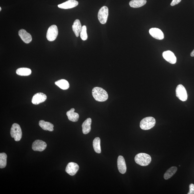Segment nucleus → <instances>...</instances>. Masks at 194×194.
Masks as SVG:
<instances>
[{"label":"nucleus","instance_id":"obj_1","mask_svg":"<svg viewBox=\"0 0 194 194\" xmlns=\"http://www.w3.org/2000/svg\"><path fill=\"white\" fill-rule=\"evenodd\" d=\"M92 95L95 100L99 102L106 101L108 98L107 92L101 87H95L93 88Z\"/></svg>","mask_w":194,"mask_h":194},{"label":"nucleus","instance_id":"obj_2","mask_svg":"<svg viewBox=\"0 0 194 194\" xmlns=\"http://www.w3.org/2000/svg\"><path fill=\"white\" fill-rule=\"evenodd\" d=\"M135 160L138 164L142 166H146L151 162L152 158L150 155L146 153H141L136 155Z\"/></svg>","mask_w":194,"mask_h":194},{"label":"nucleus","instance_id":"obj_3","mask_svg":"<svg viewBox=\"0 0 194 194\" xmlns=\"http://www.w3.org/2000/svg\"><path fill=\"white\" fill-rule=\"evenodd\" d=\"M156 124V120L152 117H147L143 119L140 123V128L143 130H148L154 127Z\"/></svg>","mask_w":194,"mask_h":194},{"label":"nucleus","instance_id":"obj_4","mask_svg":"<svg viewBox=\"0 0 194 194\" xmlns=\"http://www.w3.org/2000/svg\"><path fill=\"white\" fill-rule=\"evenodd\" d=\"M10 135L12 138H14L16 141H19L22 137V131L19 125L17 123L12 125L10 129Z\"/></svg>","mask_w":194,"mask_h":194},{"label":"nucleus","instance_id":"obj_5","mask_svg":"<svg viewBox=\"0 0 194 194\" xmlns=\"http://www.w3.org/2000/svg\"><path fill=\"white\" fill-rule=\"evenodd\" d=\"M109 15V10L107 6H103L99 10L98 14L99 20L102 24L107 23Z\"/></svg>","mask_w":194,"mask_h":194},{"label":"nucleus","instance_id":"obj_6","mask_svg":"<svg viewBox=\"0 0 194 194\" xmlns=\"http://www.w3.org/2000/svg\"><path fill=\"white\" fill-rule=\"evenodd\" d=\"M58 34V30L57 26L55 25H51L47 30L46 38L50 42H53L57 38Z\"/></svg>","mask_w":194,"mask_h":194},{"label":"nucleus","instance_id":"obj_7","mask_svg":"<svg viewBox=\"0 0 194 194\" xmlns=\"http://www.w3.org/2000/svg\"><path fill=\"white\" fill-rule=\"evenodd\" d=\"M176 95L177 98L183 101H186L188 99V95L186 89L182 85H179L176 89Z\"/></svg>","mask_w":194,"mask_h":194},{"label":"nucleus","instance_id":"obj_8","mask_svg":"<svg viewBox=\"0 0 194 194\" xmlns=\"http://www.w3.org/2000/svg\"><path fill=\"white\" fill-rule=\"evenodd\" d=\"M47 144L46 142L40 140H36L32 145V149L34 151L42 152L46 149Z\"/></svg>","mask_w":194,"mask_h":194},{"label":"nucleus","instance_id":"obj_9","mask_svg":"<svg viewBox=\"0 0 194 194\" xmlns=\"http://www.w3.org/2000/svg\"><path fill=\"white\" fill-rule=\"evenodd\" d=\"M47 96L43 93L39 92L34 94L32 99V103L34 105H38L44 102L46 100Z\"/></svg>","mask_w":194,"mask_h":194},{"label":"nucleus","instance_id":"obj_10","mask_svg":"<svg viewBox=\"0 0 194 194\" xmlns=\"http://www.w3.org/2000/svg\"><path fill=\"white\" fill-rule=\"evenodd\" d=\"M79 169V165L77 163L71 162L67 165L66 172L70 175L73 176L76 174Z\"/></svg>","mask_w":194,"mask_h":194},{"label":"nucleus","instance_id":"obj_11","mask_svg":"<svg viewBox=\"0 0 194 194\" xmlns=\"http://www.w3.org/2000/svg\"><path fill=\"white\" fill-rule=\"evenodd\" d=\"M117 165L119 171L120 173L124 174L127 171V167L124 157L122 156H119L117 160Z\"/></svg>","mask_w":194,"mask_h":194},{"label":"nucleus","instance_id":"obj_12","mask_svg":"<svg viewBox=\"0 0 194 194\" xmlns=\"http://www.w3.org/2000/svg\"><path fill=\"white\" fill-rule=\"evenodd\" d=\"M163 57L165 60L172 64H175L176 62V58L172 51H168L164 52Z\"/></svg>","mask_w":194,"mask_h":194},{"label":"nucleus","instance_id":"obj_13","mask_svg":"<svg viewBox=\"0 0 194 194\" xmlns=\"http://www.w3.org/2000/svg\"><path fill=\"white\" fill-rule=\"evenodd\" d=\"M78 4L79 2L75 0H68L64 3L58 5V7L63 9H69L75 7Z\"/></svg>","mask_w":194,"mask_h":194},{"label":"nucleus","instance_id":"obj_14","mask_svg":"<svg viewBox=\"0 0 194 194\" xmlns=\"http://www.w3.org/2000/svg\"><path fill=\"white\" fill-rule=\"evenodd\" d=\"M149 33L151 36L156 39L161 40L164 38L163 32L157 28H152L149 30Z\"/></svg>","mask_w":194,"mask_h":194},{"label":"nucleus","instance_id":"obj_15","mask_svg":"<svg viewBox=\"0 0 194 194\" xmlns=\"http://www.w3.org/2000/svg\"><path fill=\"white\" fill-rule=\"evenodd\" d=\"M18 34L23 42L26 44L31 42L32 40V36L29 33L23 29H21L18 32Z\"/></svg>","mask_w":194,"mask_h":194},{"label":"nucleus","instance_id":"obj_16","mask_svg":"<svg viewBox=\"0 0 194 194\" xmlns=\"http://www.w3.org/2000/svg\"><path fill=\"white\" fill-rule=\"evenodd\" d=\"M92 120L90 118L86 119L82 124L83 131L84 134H87L91 130Z\"/></svg>","mask_w":194,"mask_h":194},{"label":"nucleus","instance_id":"obj_17","mask_svg":"<svg viewBox=\"0 0 194 194\" xmlns=\"http://www.w3.org/2000/svg\"><path fill=\"white\" fill-rule=\"evenodd\" d=\"M75 109H71L67 112V115L69 120L73 122H76L79 119V115L77 113H75Z\"/></svg>","mask_w":194,"mask_h":194},{"label":"nucleus","instance_id":"obj_18","mask_svg":"<svg viewBox=\"0 0 194 194\" xmlns=\"http://www.w3.org/2000/svg\"><path fill=\"white\" fill-rule=\"evenodd\" d=\"M39 125L43 130L53 131H54V125L49 122H45L44 120H41L39 122Z\"/></svg>","mask_w":194,"mask_h":194},{"label":"nucleus","instance_id":"obj_19","mask_svg":"<svg viewBox=\"0 0 194 194\" xmlns=\"http://www.w3.org/2000/svg\"><path fill=\"white\" fill-rule=\"evenodd\" d=\"M82 29V25L80 21L78 19L75 20L72 25V29L73 32L77 37L79 35Z\"/></svg>","mask_w":194,"mask_h":194},{"label":"nucleus","instance_id":"obj_20","mask_svg":"<svg viewBox=\"0 0 194 194\" xmlns=\"http://www.w3.org/2000/svg\"><path fill=\"white\" fill-rule=\"evenodd\" d=\"M146 2V0H132L129 2V4L131 7L137 8L145 5Z\"/></svg>","mask_w":194,"mask_h":194},{"label":"nucleus","instance_id":"obj_21","mask_svg":"<svg viewBox=\"0 0 194 194\" xmlns=\"http://www.w3.org/2000/svg\"><path fill=\"white\" fill-rule=\"evenodd\" d=\"M55 84L61 89L66 90L70 87V84L65 79H62L55 82Z\"/></svg>","mask_w":194,"mask_h":194},{"label":"nucleus","instance_id":"obj_22","mask_svg":"<svg viewBox=\"0 0 194 194\" xmlns=\"http://www.w3.org/2000/svg\"><path fill=\"white\" fill-rule=\"evenodd\" d=\"M177 169V168L176 167H172L170 168L167 170L164 175V178L166 180H168V179L171 178L172 176H174V174H175Z\"/></svg>","mask_w":194,"mask_h":194},{"label":"nucleus","instance_id":"obj_23","mask_svg":"<svg viewBox=\"0 0 194 194\" xmlns=\"http://www.w3.org/2000/svg\"><path fill=\"white\" fill-rule=\"evenodd\" d=\"M16 73L21 76H28L31 74V70L29 68H21L17 69Z\"/></svg>","mask_w":194,"mask_h":194},{"label":"nucleus","instance_id":"obj_24","mask_svg":"<svg viewBox=\"0 0 194 194\" xmlns=\"http://www.w3.org/2000/svg\"><path fill=\"white\" fill-rule=\"evenodd\" d=\"M93 146L95 152L98 154L101 152L100 139L99 137L95 138L93 142Z\"/></svg>","mask_w":194,"mask_h":194},{"label":"nucleus","instance_id":"obj_25","mask_svg":"<svg viewBox=\"0 0 194 194\" xmlns=\"http://www.w3.org/2000/svg\"><path fill=\"white\" fill-rule=\"evenodd\" d=\"M7 157V155L5 153L0 154V168L1 169L6 167Z\"/></svg>","mask_w":194,"mask_h":194},{"label":"nucleus","instance_id":"obj_26","mask_svg":"<svg viewBox=\"0 0 194 194\" xmlns=\"http://www.w3.org/2000/svg\"><path fill=\"white\" fill-rule=\"evenodd\" d=\"M80 35L82 40L85 41L87 39L88 36L87 33V27L86 26L84 25L82 27V29L80 33Z\"/></svg>","mask_w":194,"mask_h":194},{"label":"nucleus","instance_id":"obj_27","mask_svg":"<svg viewBox=\"0 0 194 194\" xmlns=\"http://www.w3.org/2000/svg\"><path fill=\"white\" fill-rule=\"evenodd\" d=\"M189 190L188 194H194V184H191L189 186Z\"/></svg>","mask_w":194,"mask_h":194},{"label":"nucleus","instance_id":"obj_28","mask_svg":"<svg viewBox=\"0 0 194 194\" xmlns=\"http://www.w3.org/2000/svg\"><path fill=\"white\" fill-rule=\"evenodd\" d=\"M181 0H172L171 3V6H173L180 3Z\"/></svg>","mask_w":194,"mask_h":194},{"label":"nucleus","instance_id":"obj_29","mask_svg":"<svg viewBox=\"0 0 194 194\" xmlns=\"http://www.w3.org/2000/svg\"><path fill=\"white\" fill-rule=\"evenodd\" d=\"M191 56L192 57H194V49L193 51L192 52V53L191 54Z\"/></svg>","mask_w":194,"mask_h":194},{"label":"nucleus","instance_id":"obj_30","mask_svg":"<svg viewBox=\"0 0 194 194\" xmlns=\"http://www.w3.org/2000/svg\"><path fill=\"white\" fill-rule=\"evenodd\" d=\"M1 10H2V8H1V7H0V11H1Z\"/></svg>","mask_w":194,"mask_h":194}]
</instances>
